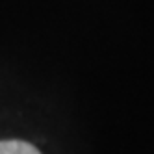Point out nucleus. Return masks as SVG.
I'll list each match as a JSON object with an SVG mask.
<instances>
[{
    "label": "nucleus",
    "instance_id": "1",
    "mask_svg": "<svg viewBox=\"0 0 154 154\" xmlns=\"http://www.w3.org/2000/svg\"><path fill=\"white\" fill-rule=\"evenodd\" d=\"M0 154H41L34 145L19 139L0 141Z\"/></svg>",
    "mask_w": 154,
    "mask_h": 154
}]
</instances>
